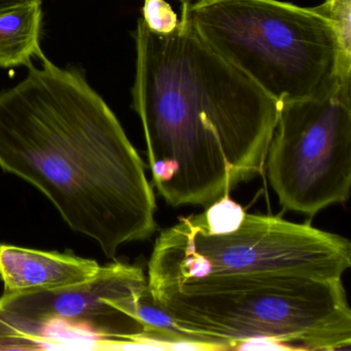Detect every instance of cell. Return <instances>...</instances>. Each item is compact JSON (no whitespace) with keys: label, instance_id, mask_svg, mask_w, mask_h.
<instances>
[{"label":"cell","instance_id":"obj_1","mask_svg":"<svg viewBox=\"0 0 351 351\" xmlns=\"http://www.w3.org/2000/svg\"><path fill=\"white\" fill-rule=\"evenodd\" d=\"M0 93V168L29 182L108 258L157 229L145 163L116 114L79 71L44 54Z\"/></svg>","mask_w":351,"mask_h":351},{"label":"cell","instance_id":"obj_2","mask_svg":"<svg viewBox=\"0 0 351 351\" xmlns=\"http://www.w3.org/2000/svg\"><path fill=\"white\" fill-rule=\"evenodd\" d=\"M133 108L164 200L209 206L262 173L280 104L180 20L171 34L137 22Z\"/></svg>","mask_w":351,"mask_h":351},{"label":"cell","instance_id":"obj_3","mask_svg":"<svg viewBox=\"0 0 351 351\" xmlns=\"http://www.w3.org/2000/svg\"><path fill=\"white\" fill-rule=\"evenodd\" d=\"M152 295L180 330L213 350H236L256 338L272 339L291 350L350 349L351 310L342 278L203 279Z\"/></svg>","mask_w":351,"mask_h":351},{"label":"cell","instance_id":"obj_4","mask_svg":"<svg viewBox=\"0 0 351 351\" xmlns=\"http://www.w3.org/2000/svg\"><path fill=\"white\" fill-rule=\"evenodd\" d=\"M182 21L279 104L316 97L350 79L324 8L278 0H208L182 7Z\"/></svg>","mask_w":351,"mask_h":351},{"label":"cell","instance_id":"obj_5","mask_svg":"<svg viewBox=\"0 0 351 351\" xmlns=\"http://www.w3.org/2000/svg\"><path fill=\"white\" fill-rule=\"evenodd\" d=\"M351 243L311 223L245 213L228 233L207 230L202 213L182 217L158 236L147 265L151 291L191 281L260 275L342 278Z\"/></svg>","mask_w":351,"mask_h":351},{"label":"cell","instance_id":"obj_6","mask_svg":"<svg viewBox=\"0 0 351 351\" xmlns=\"http://www.w3.org/2000/svg\"><path fill=\"white\" fill-rule=\"evenodd\" d=\"M351 80L316 97L283 102L265 166L287 210L312 215L351 188Z\"/></svg>","mask_w":351,"mask_h":351},{"label":"cell","instance_id":"obj_7","mask_svg":"<svg viewBox=\"0 0 351 351\" xmlns=\"http://www.w3.org/2000/svg\"><path fill=\"white\" fill-rule=\"evenodd\" d=\"M143 268L122 262L100 267L91 280L50 291L0 298V311L36 332L46 334L51 324L81 328L117 348L152 349L143 326L112 305L145 289Z\"/></svg>","mask_w":351,"mask_h":351},{"label":"cell","instance_id":"obj_8","mask_svg":"<svg viewBox=\"0 0 351 351\" xmlns=\"http://www.w3.org/2000/svg\"><path fill=\"white\" fill-rule=\"evenodd\" d=\"M100 265L73 252H44L0 244V279L3 295L71 287L91 280Z\"/></svg>","mask_w":351,"mask_h":351},{"label":"cell","instance_id":"obj_9","mask_svg":"<svg viewBox=\"0 0 351 351\" xmlns=\"http://www.w3.org/2000/svg\"><path fill=\"white\" fill-rule=\"evenodd\" d=\"M42 25V5L0 14V69L28 67L32 57L44 54L40 46Z\"/></svg>","mask_w":351,"mask_h":351},{"label":"cell","instance_id":"obj_10","mask_svg":"<svg viewBox=\"0 0 351 351\" xmlns=\"http://www.w3.org/2000/svg\"><path fill=\"white\" fill-rule=\"evenodd\" d=\"M52 342L46 334L36 332L0 311V350H34Z\"/></svg>","mask_w":351,"mask_h":351},{"label":"cell","instance_id":"obj_11","mask_svg":"<svg viewBox=\"0 0 351 351\" xmlns=\"http://www.w3.org/2000/svg\"><path fill=\"white\" fill-rule=\"evenodd\" d=\"M245 213L241 205L232 200L229 196H226L207 206L202 217L208 231L228 233L239 227Z\"/></svg>","mask_w":351,"mask_h":351},{"label":"cell","instance_id":"obj_12","mask_svg":"<svg viewBox=\"0 0 351 351\" xmlns=\"http://www.w3.org/2000/svg\"><path fill=\"white\" fill-rule=\"evenodd\" d=\"M143 20L152 32L161 34H171L180 24L178 15L165 0H145Z\"/></svg>","mask_w":351,"mask_h":351},{"label":"cell","instance_id":"obj_13","mask_svg":"<svg viewBox=\"0 0 351 351\" xmlns=\"http://www.w3.org/2000/svg\"><path fill=\"white\" fill-rule=\"evenodd\" d=\"M322 7L332 22L343 52L351 58V0H326Z\"/></svg>","mask_w":351,"mask_h":351},{"label":"cell","instance_id":"obj_14","mask_svg":"<svg viewBox=\"0 0 351 351\" xmlns=\"http://www.w3.org/2000/svg\"><path fill=\"white\" fill-rule=\"evenodd\" d=\"M236 350H291V348L272 339L256 338L240 343Z\"/></svg>","mask_w":351,"mask_h":351},{"label":"cell","instance_id":"obj_15","mask_svg":"<svg viewBox=\"0 0 351 351\" xmlns=\"http://www.w3.org/2000/svg\"><path fill=\"white\" fill-rule=\"evenodd\" d=\"M32 5H43V0H0V14Z\"/></svg>","mask_w":351,"mask_h":351},{"label":"cell","instance_id":"obj_16","mask_svg":"<svg viewBox=\"0 0 351 351\" xmlns=\"http://www.w3.org/2000/svg\"><path fill=\"white\" fill-rule=\"evenodd\" d=\"M180 1L182 3V7H192V5L208 1V0H180Z\"/></svg>","mask_w":351,"mask_h":351}]
</instances>
